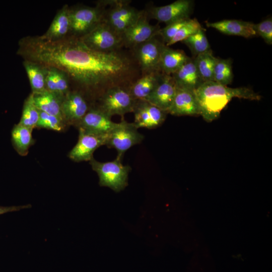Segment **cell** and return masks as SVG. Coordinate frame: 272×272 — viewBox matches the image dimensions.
Listing matches in <instances>:
<instances>
[{
	"mask_svg": "<svg viewBox=\"0 0 272 272\" xmlns=\"http://www.w3.org/2000/svg\"><path fill=\"white\" fill-rule=\"evenodd\" d=\"M109 133L102 134L79 128L78 141L69 153V157L77 162L90 161L94 152L106 145Z\"/></svg>",
	"mask_w": 272,
	"mask_h": 272,
	"instance_id": "cell-9",
	"label": "cell"
},
{
	"mask_svg": "<svg viewBox=\"0 0 272 272\" xmlns=\"http://www.w3.org/2000/svg\"><path fill=\"white\" fill-rule=\"evenodd\" d=\"M132 122H128L123 118L109 133L106 145L115 149L117 158L122 159L124 153L133 146L144 140V136L138 131Z\"/></svg>",
	"mask_w": 272,
	"mask_h": 272,
	"instance_id": "cell-8",
	"label": "cell"
},
{
	"mask_svg": "<svg viewBox=\"0 0 272 272\" xmlns=\"http://www.w3.org/2000/svg\"><path fill=\"white\" fill-rule=\"evenodd\" d=\"M192 2L178 0L164 6L153 7L149 10L150 18L167 25L189 18L192 11Z\"/></svg>",
	"mask_w": 272,
	"mask_h": 272,
	"instance_id": "cell-12",
	"label": "cell"
},
{
	"mask_svg": "<svg viewBox=\"0 0 272 272\" xmlns=\"http://www.w3.org/2000/svg\"><path fill=\"white\" fill-rule=\"evenodd\" d=\"M121 160L116 157L113 161L101 162L93 158L90 161L92 169L99 177L100 186L108 187L119 192L128 185L131 168L129 165H124Z\"/></svg>",
	"mask_w": 272,
	"mask_h": 272,
	"instance_id": "cell-3",
	"label": "cell"
},
{
	"mask_svg": "<svg viewBox=\"0 0 272 272\" xmlns=\"http://www.w3.org/2000/svg\"><path fill=\"white\" fill-rule=\"evenodd\" d=\"M182 42L190 50L193 58L211 49L210 45L203 29Z\"/></svg>",
	"mask_w": 272,
	"mask_h": 272,
	"instance_id": "cell-30",
	"label": "cell"
},
{
	"mask_svg": "<svg viewBox=\"0 0 272 272\" xmlns=\"http://www.w3.org/2000/svg\"><path fill=\"white\" fill-rule=\"evenodd\" d=\"M176 90L172 76L163 73L158 85L145 100L168 113Z\"/></svg>",
	"mask_w": 272,
	"mask_h": 272,
	"instance_id": "cell-15",
	"label": "cell"
},
{
	"mask_svg": "<svg viewBox=\"0 0 272 272\" xmlns=\"http://www.w3.org/2000/svg\"><path fill=\"white\" fill-rule=\"evenodd\" d=\"M32 94L34 103L39 111L56 116L64 121L61 108L63 97L47 91Z\"/></svg>",
	"mask_w": 272,
	"mask_h": 272,
	"instance_id": "cell-24",
	"label": "cell"
},
{
	"mask_svg": "<svg viewBox=\"0 0 272 272\" xmlns=\"http://www.w3.org/2000/svg\"><path fill=\"white\" fill-rule=\"evenodd\" d=\"M171 76L179 89L194 91L204 82L197 71L193 57H189Z\"/></svg>",
	"mask_w": 272,
	"mask_h": 272,
	"instance_id": "cell-18",
	"label": "cell"
},
{
	"mask_svg": "<svg viewBox=\"0 0 272 272\" xmlns=\"http://www.w3.org/2000/svg\"><path fill=\"white\" fill-rule=\"evenodd\" d=\"M163 73L153 72L142 75L129 87V92L137 100H145L158 85Z\"/></svg>",
	"mask_w": 272,
	"mask_h": 272,
	"instance_id": "cell-22",
	"label": "cell"
},
{
	"mask_svg": "<svg viewBox=\"0 0 272 272\" xmlns=\"http://www.w3.org/2000/svg\"><path fill=\"white\" fill-rule=\"evenodd\" d=\"M253 24L242 20H224L215 22L207 23V26L208 27L214 28L226 35L249 38L257 36L253 27Z\"/></svg>",
	"mask_w": 272,
	"mask_h": 272,
	"instance_id": "cell-19",
	"label": "cell"
},
{
	"mask_svg": "<svg viewBox=\"0 0 272 272\" xmlns=\"http://www.w3.org/2000/svg\"><path fill=\"white\" fill-rule=\"evenodd\" d=\"M40 111L35 106L32 93L24 103L22 116L19 123L31 129L37 127Z\"/></svg>",
	"mask_w": 272,
	"mask_h": 272,
	"instance_id": "cell-29",
	"label": "cell"
},
{
	"mask_svg": "<svg viewBox=\"0 0 272 272\" xmlns=\"http://www.w3.org/2000/svg\"><path fill=\"white\" fill-rule=\"evenodd\" d=\"M133 112L134 122L138 128L154 129L165 120L167 113L145 100H137Z\"/></svg>",
	"mask_w": 272,
	"mask_h": 272,
	"instance_id": "cell-13",
	"label": "cell"
},
{
	"mask_svg": "<svg viewBox=\"0 0 272 272\" xmlns=\"http://www.w3.org/2000/svg\"><path fill=\"white\" fill-rule=\"evenodd\" d=\"M103 11L104 7L99 4L95 7L70 8L69 35L80 38L89 33L102 21Z\"/></svg>",
	"mask_w": 272,
	"mask_h": 272,
	"instance_id": "cell-7",
	"label": "cell"
},
{
	"mask_svg": "<svg viewBox=\"0 0 272 272\" xmlns=\"http://www.w3.org/2000/svg\"><path fill=\"white\" fill-rule=\"evenodd\" d=\"M23 64L29 81L32 93H40L46 91V67L40 64L26 59H24Z\"/></svg>",
	"mask_w": 272,
	"mask_h": 272,
	"instance_id": "cell-25",
	"label": "cell"
},
{
	"mask_svg": "<svg viewBox=\"0 0 272 272\" xmlns=\"http://www.w3.org/2000/svg\"><path fill=\"white\" fill-rule=\"evenodd\" d=\"M256 35L260 36L269 45L272 44V19L269 18L258 24H253Z\"/></svg>",
	"mask_w": 272,
	"mask_h": 272,
	"instance_id": "cell-34",
	"label": "cell"
},
{
	"mask_svg": "<svg viewBox=\"0 0 272 272\" xmlns=\"http://www.w3.org/2000/svg\"><path fill=\"white\" fill-rule=\"evenodd\" d=\"M79 38L88 48L100 52L114 51L123 47L121 35L114 31L102 20L91 31Z\"/></svg>",
	"mask_w": 272,
	"mask_h": 272,
	"instance_id": "cell-6",
	"label": "cell"
},
{
	"mask_svg": "<svg viewBox=\"0 0 272 272\" xmlns=\"http://www.w3.org/2000/svg\"><path fill=\"white\" fill-rule=\"evenodd\" d=\"M31 208L30 204L19 206L3 207L0 206V215L9 212L19 211L22 209H29Z\"/></svg>",
	"mask_w": 272,
	"mask_h": 272,
	"instance_id": "cell-35",
	"label": "cell"
},
{
	"mask_svg": "<svg viewBox=\"0 0 272 272\" xmlns=\"http://www.w3.org/2000/svg\"><path fill=\"white\" fill-rule=\"evenodd\" d=\"M117 124L99 108H89L77 124L78 128L98 133H109Z\"/></svg>",
	"mask_w": 272,
	"mask_h": 272,
	"instance_id": "cell-16",
	"label": "cell"
},
{
	"mask_svg": "<svg viewBox=\"0 0 272 272\" xmlns=\"http://www.w3.org/2000/svg\"><path fill=\"white\" fill-rule=\"evenodd\" d=\"M32 129L19 123L14 125L11 131L12 142L17 152L21 156L27 155L30 147L34 144Z\"/></svg>",
	"mask_w": 272,
	"mask_h": 272,
	"instance_id": "cell-26",
	"label": "cell"
},
{
	"mask_svg": "<svg viewBox=\"0 0 272 272\" xmlns=\"http://www.w3.org/2000/svg\"><path fill=\"white\" fill-rule=\"evenodd\" d=\"M163 44L164 43L156 36L131 49L142 75L153 72H161L159 64Z\"/></svg>",
	"mask_w": 272,
	"mask_h": 272,
	"instance_id": "cell-10",
	"label": "cell"
},
{
	"mask_svg": "<svg viewBox=\"0 0 272 272\" xmlns=\"http://www.w3.org/2000/svg\"><path fill=\"white\" fill-rule=\"evenodd\" d=\"M45 67L46 90L63 97L70 91V80L67 75L57 68L51 66Z\"/></svg>",
	"mask_w": 272,
	"mask_h": 272,
	"instance_id": "cell-23",
	"label": "cell"
},
{
	"mask_svg": "<svg viewBox=\"0 0 272 272\" xmlns=\"http://www.w3.org/2000/svg\"><path fill=\"white\" fill-rule=\"evenodd\" d=\"M105 2L109 7L107 9L104 8L102 21L119 35L133 24L144 12L131 7L128 1Z\"/></svg>",
	"mask_w": 272,
	"mask_h": 272,
	"instance_id": "cell-4",
	"label": "cell"
},
{
	"mask_svg": "<svg viewBox=\"0 0 272 272\" xmlns=\"http://www.w3.org/2000/svg\"><path fill=\"white\" fill-rule=\"evenodd\" d=\"M147 15V13L144 12L142 16L121 35L123 47L132 49L158 35L160 26L151 25Z\"/></svg>",
	"mask_w": 272,
	"mask_h": 272,
	"instance_id": "cell-11",
	"label": "cell"
},
{
	"mask_svg": "<svg viewBox=\"0 0 272 272\" xmlns=\"http://www.w3.org/2000/svg\"><path fill=\"white\" fill-rule=\"evenodd\" d=\"M217 58L214 56L211 49L193 58L197 71L204 82L214 81V71Z\"/></svg>",
	"mask_w": 272,
	"mask_h": 272,
	"instance_id": "cell-27",
	"label": "cell"
},
{
	"mask_svg": "<svg viewBox=\"0 0 272 272\" xmlns=\"http://www.w3.org/2000/svg\"><path fill=\"white\" fill-rule=\"evenodd\" d=\"M70 8L65 5L58 11L46 32L40 36L44 39L56 40L64 38L70 31Z\"/></svg>",
	"mask_w": 272,
	"mask_h": 272,
	"instance_id": "cell-20",
	"label": "cell"
},
{
	"mask_svg": "<svg viewBox=\"0 0 272 272\" xmlns=\"http://www.w3.org/2000/svg\"><path fill=\"white\" fill-rule=\"evenodd\" d=\"M201 115L207 122L217 119L221 111L234 98L259 100L261 97L247 87L232 88L214 81L203 82L194 91Z\"/></svg>",
	"mask_w": 272,
	"mask_h": 272,
	"instance_id": "cell-2",
	"label": "cell"
},
{
	"mask_svg": "<svg viewBox=\"0 0 272 272\" xmlns=\"http://www.w3.org/2000/svg\"><path fill=\"white\" fill-rule=\"evenodd\" d=\"M18 53L24 59L62 71L70 80L99 96L113 87H129L141 77L132 50L98 52L70 35L56 40L40 36L23 37Z\"/></svg>",
	"mask_w": 272,
	"mask_h": 272,
	"instance_id": "cell-1",
	"label": "cell"
},
{
	"mask_svg": "<svg viewBox=\"0 0 272 272\" xmlns=\"http://www.w3.org/2000/svg\"><path fill=\"white\" fill-rule=\"evenodd\" d=\"M188 58L183 51L173 49L163 44L160 59V70L163 74L172 75Z\"/></svg>",
	"mask_w": 272,
	"mask_h": 272,
	"instance_id": "cell-21",
	"label": "cell"
},
{
	"mask_svg": "<svg viewBox=\"0 0 272 272\" xmlns=\"http://www.w3.org/2000/svg\"><path fill=\"white\" fill-rule=\"evenodd\" d=\"M230 58H218L214 71V81L224 86L230 84L233 79Z\"/></svg>",
	"mask_w": 272,
	"mask_h": 272,
	"instance_id": "cell-28",
	"label": "cell"
},
{
	"mask_svg": "<svg viewBox=\"0 0 272 272\" xmlns=\"http://www.w3.org/2000/svg\"><path fill=\"white\" fill-rule=\"evenodd\" d=\"M65 123L63 120L56 116L40 111L36 127L60 131L64 128Z\"/></svg>",
	"mask_w": 272,
	"mask_h": 272,
	"instance_id": "cell-32",
	"label": "cell"
},
{
	"mask_svg": "<svg viewBox=\"0 0 272 272\" xmlns=\"http://www.w3.org/2000/svg\"><path fill=\"white\" fill-rule=\"evenodd\" d=\"M129 87L115 86L111 87L99 97L97 107L108 115H124L133 112L136 100L129 92Z\"/></svg>",
	"mask_w": 272,
	"mask_h": 272,
	"instance_id": "cell-5",
	"label": "cell"
},
{
	"mask_svg": "<svg viewBox=\"0 0 272 272\" xmlns=\"http://www.w3.org/2000/svg\"><path fill=\"white\" fill-rule=\"evenodd\" d=\"M189 19L179 20L168 25L159 30L158 35L162 39V42L166 44L175 35L178 30L188 21Z\"/></svg>",
	"mask_w": 272,
	"mask_h": 272,
	"instance_id": "cell-33",
	"label": "cell"
},
{
	"mask_svg": "<svg viewBox=\"0 0 272 272\" xmlns=\"http://www.w3.org/2000/svg\"><path fill=\"white\" fill-rule=\"evenodd\" d=\"M168 113L174 116L200 115L199 105L194 92L177 88Z\"/></svg>",
	"mask_w": 272,
	"mask_h": 272,
	"instance_id": "cell-17",
	"label": "cell"
},
{
	"mask_svg": "<svg viewBox=\"0 0 272 272\" xmlns=\"http://www.w3.org/2000/svg\"><path fill=\"white\" fill-rule=\"evenodd\" d=\"M61 108L65 123L77 125L89 109L84 96L77 91H70L63 97Z\"/></svg>",
	"mask_w": 272,
	"mask_h": 272,
	"instance_id": "cell-14",
	"label": "cell"
},
{
	"mask_svg": "<svg viewBox=\"0 0 272 272\" xmlns=\"http://www.w3.org/2000/svg\"><path fill=\"white\" fill-rule=\"evenodd\" d=\"M201 29H202V28L196 19H189L187 22L178 30L174 37L165 45L169 47L177 42L182 41Z\"/></svg>",
	"mask_w": 272,
	"mask_h": 272,
	"instance_id": "cell-31",
	"label": "cell"
}]
</instances>
